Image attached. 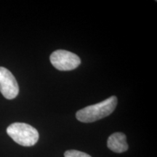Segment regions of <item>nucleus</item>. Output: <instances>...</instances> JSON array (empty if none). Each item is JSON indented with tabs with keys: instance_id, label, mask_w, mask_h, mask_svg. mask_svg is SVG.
<instances>
[{
	"instance_id": "1",
	"label": "nucleus",
	"mask_w": 157,
	"mask_h": 157,
	"mask_svg": "<svg viewBox=\"0 0 157 157\" xmlns=\"http://www.w3.org/2000/svg\"><path fill=\"white\" fill-rule=\"evenodd\" d=\"M117 98L111 96L105 101L79 110L76 112V117L82 122H94L112 113L117 107Z\"/></svg>"
},
{
	"instance_id": "2",
	"label": "nucleus",
	"mask_w": 157,
	"mask_h": 157,
	"mask_svg": "<svg viewBox=\"0 0 157 157\" xmlns=\"http://www.w3.org/2000/svg\"><path fill=\"white\" fill-rule=\"evenodd\" d=\"M7 133L17 144L26 147L34 146L39 137L36 129L25 123L12 124L7 127Z\"/></svg>"
},
{
	"instance_id": "3",
	"label": "nucleus",
	"mask_w": 157,
	"mask_h": 157,
	"mask_svg": "<svg viewBox=\"0 0 157 157\" xmlns=\"http://www.w3.org/2000/svg\"><path fill=\"white\" fill-rule=\"evenodd\" d=\"M50 62L56 69L62 71L75 69L81 63L79 57L67 50H58L50 56Z\"/></svg>"
},
{
	"instance_id": "4",
	"label": "nucleus",
	"mask_w": 157,
	"mask_h": 157,
	"mask_svg": "<svg viewBox=\"0 0 157 157\" xmlns=\"http://www.w3.org/2000/svg\"><path fill=\"white\" fill-rule=\"evenodd\" d=\"M0 92L8 100L14 99L19 93L18 84L15 76L4 67H0Z\"/></svg>"
},
{
	"instance_id": "5",
	"label": "nucleus",
	"mask_w": 157,
	"mask_h": 157,
	"mask_svg": "<svg viewBox=\"0 0 157 157\" xmlns=\"http://www.w3.org/2000/svg\"><path fill=\"white\" fill-rule=\"evenodd\" d=\"M107 146L110 150L118 154L128 150L126 135L122 132H115L110 135L107 141Z\"/></svg>"
},
{
	"instance_id": "6",
	"label": "nucleus",
	"mask_w": 157,
	"mask_h": 157,
	"mask_svg": "<svg viewBox=\"0 0 157 157\" xmlns=\"http://www.w3.org/2000/svg\"><path fill=\"white\" fill-rule=\"evenodd\" d=\"M65 157H92L86 153L79 151L76 150H68L65 152Z\"/></svg>"
}]
</instances>
